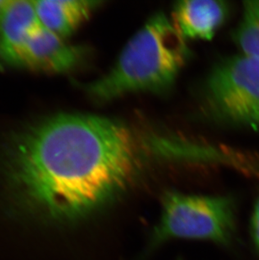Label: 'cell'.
I'll return each mask as SVG.
<instances>
[{
	"label": "cell",
	"instance_id": "cell-4",
	"mask_svg": "<svg viewBox=\"0 0 259 260\" xmlns=\"http://www.w3.org/2000/svg\"><path fill=\"white\" fill-rule=\"evenodd\" d=\"M204 101L215 120L259 132V59L241 54L218 61L205 81Z\"/></svg>",
	"mask_w": 259,
	"mask_h": 260
},
{
	"label": "cell",
	"instance_id": "cell-1",
	"mask_svg": "<svg viewBox=\"0 0 259 260\" xmlns=\"http://www.w3.org/2000/svg\"><path fill=\"white\" fill-rule=\"evenodd\" d=\"M2 164L10 184L27 201L57 218L77 219L125 193L141 172L143 154L125 123L61 113L13 135Z\"/></svg>",
	"mask_w": 259,
	"mask_h": 260
},
{
	"label": "cell",
	"instance_id": "cell-2",
	"mask_svg": "<svg viewBox=\"0 0 259 260\" xmlns=\"http://www.w3.org/2000/svg\"><path fill=\"white\" fill-rule=\"evenodd\" d=\"M189 55L172 20L156 13L128 41L110 71L85 84L84 90L98 102L129 93L164 92L176 81Z\"/></svg>",
	"mask_w": 259,
	"mask_h": 260
},
{
	"label": "cell",
	"instance_id": "cell-8",
	"mask_svg": "<svg viewBox=\"0 0 259 260\" xmlns=\"http://www.w3.org/2000/svg\"><path fill=\"white\" fill-rule=\"evenodd\" d=\"M33 3L41 25L65 40L102 4L93 0H35Z\"/></svg>",
	"mask_w": 259,
	"mask_h": 260
},
{
	"label": "cell",
	"instance_id": "cell-10",
	"mask_svg": "<svg viewBox=\"0 0 259 260\" xmlns=\"http://www.w3.org/2000/svg\"><path fill=\"white\" fill-rule=\"evenodd\" d=\"M251 232L255 247L259 252V197L255 204L251 221Z\"/></svg>",
	"mask_w": 259,
	"mask_h": 260
},
{
	"label": "cell",
	"instance_id": "cell-5",
	"mask_svg": "<svg viewBox=\"0 0 259 260\" xmlns=\"http://www.w3.org/2000/svg\"><path fill=\"white\" fill-rule=\"evenodd\" d=\"M82 47L39 27L32 32L20 52L17 68L50 74H63L75 69L83 60Z\"/></svg>",
	"mask_w": 259,
	"mask_h": 260
},
{
	"label": "cell",
	"instance_id": "cell-7",
	"mask_svg": "<svg viewBox=\"0 0 259 260\" xmlns=\"http://www.w3.org/2000/svg\"><path fill=\"white\" fill-rule=\"evenodd\" d=\"M229 14L226 3L183 0L174 5L172 21L183 39L211 40Z\"/></svg>",
	"mask_w": 259,
	"mask_h": 260
},
{
	"label": "cell",
	"instance_id": "cell-6",
	"mask_svg": "<svg viewBox=\"0 0 259 260\" xmlns=\"http://www.w3.org/2000/svg\"><path fill=\"white\" fill-rule=\"evenodd\" d=\"M40 25L33 1L5 0L0 9V61L17 68L23 46Z\"/></svg>",
	"mask_w": 259,
	"mask_h": 260
},
{
	"label": "cell",
	"instance_id": "cell-11",
	"mask_svg": "<svg viewBox=\"0 0 259 260\" xmlns=\"http://www.w3.org/2000/svg\"><path fill=\"white\" fill-rule=\"evenodd\" d=\"M4 3H5V0H0V9H1L3 5H4Z\"/></svg>",
	"mask_w": 259,
	"mask_h": 260
},
{
	"label": "cell",
	"instance_id": "cell-9",
	"mask_svg": "<svg viewBox=\"0 0 259 260\" xmlns=\"http://www.w3.org/2000/svg\"><path fill=\"white\" fill-rule=\"evenodd\" d=\"M233 40L242 54L259 59V1L243 3L242 20Z\"/></svg>",
	"mask_w": 259,
	"mask_h": 260
},
{
	"label": "cell",
	"instance_id": "cell-3",
	"mask_svg": "<svg viewBox=\"0 0 259 260\" xmlns=\"http://www.w3.org/2000/svg\"><path fill=\"white\" fill-rule=\"evenodd\" d=\"M161 216L151 234L148 250L174 239L208 241L222 246L233 240L236 216L231 197L168 190L161 196Z\"/></svg>",
	"mask_w": 259,
	"mask_h": 260
}]
</instances>
